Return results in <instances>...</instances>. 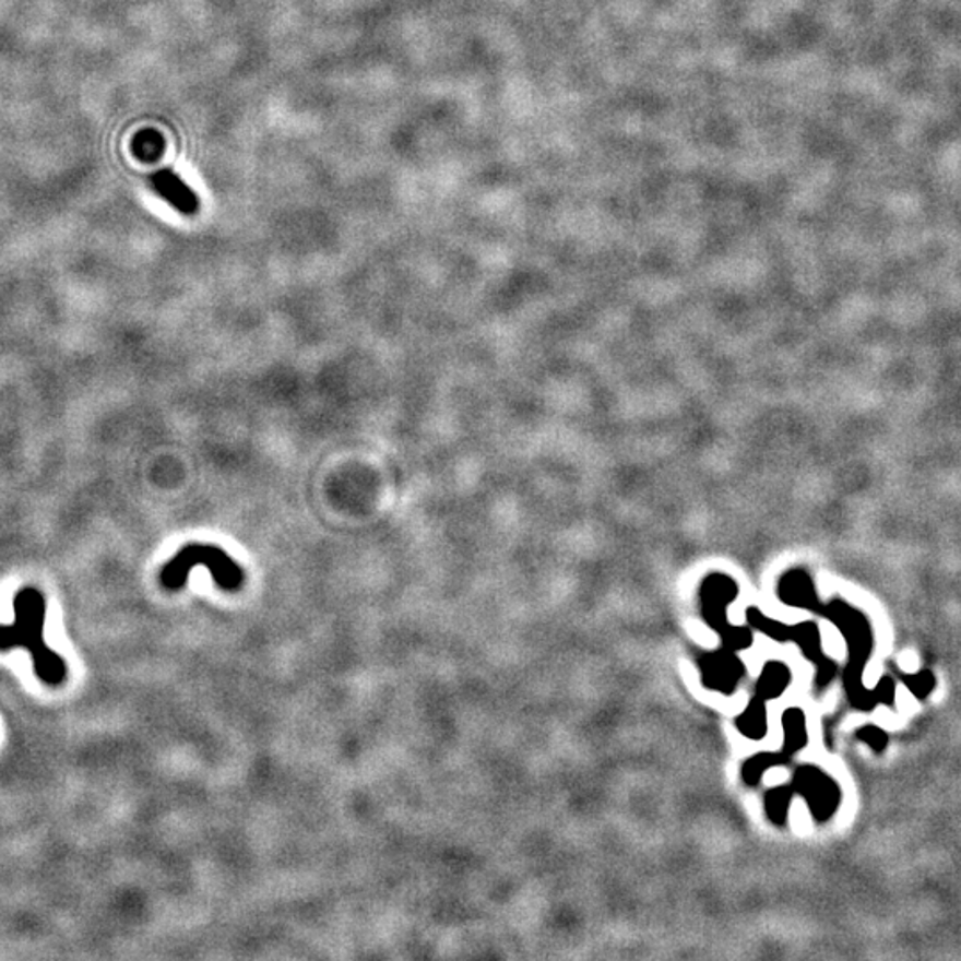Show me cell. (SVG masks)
I'll list each match as a JSON object with an SVG mask.
<instances>
[{"label":"cell","instance_id":"10","mask_svg":"<svg viewBox=\"0 0 961 961\" xmlns=\"http://www.w3.org/2000/svg\"><path fill=\"white\" fill-rule=\"evenodd\" d=\"M737 731L751 740H762L768 736V707L766 700L755 695L745 711L736 717Z\"/></svg>","mask_w":961,"mask_h":961},{"label":"cell","instance_id":"9","mask_svg":"<svg viewBox=\"0 0 961 961\" xmlns=\"http://www.w3.org/2000/svg\"><path fill=\"white\" fill-rule=\"evenodd\" d=\"M782 728H784V746L779 751L785 762H791L794 755L807 746V717L798 707H788L782 714Z\"/></svg>","mask_w":961,"mask_h":961},{"label":"cell","instance_id":"6","mask_svg":"<svg viewBox=\"0 0 961 961\" xmlns=\"http://www.w3.org/2000/svg\"><path fill=\"white\" fill-rule=\"evenodd\" d=\"M698 668L702 673L703 686L726 697L736 692L737 686L746 675L745 664L737 657V652L723 646L700 655Z\"/></svg>","mask_w":961,"mask_h":961},{"label":"cell","instance_id":"7","mask_svg":"<svg viewBox=\"0 0 961 961\" xmlns=\"http://www.w3.org/2000/svg\"><path fill=\"white\" fill-rule=\"evenodd\" d=\"M150 186L154 189L157 197L163 198L164 202L169 203L175 211L180 212L183 216H194L200 209V200L197 192L183 182L171 169L164 168L155 171L150 177Z\"/></svg>","mask_w":961,"mask_h":961},{"label":"cell","instance_id":"1","mask_svg":"<svg viewBox=\"0 0 961 961\" xmlns=\"http://www.w3.org/2000/svg\"><path fill=\"white\" fill-rule=\"evenodd\" d=\"M15 621L0 625V650L24 649L33 657L36 677L47 686L58 688L68 677L67 663L45 643V621H47V601L44 593L33 586H25L13 598Z\"/></svg>","mask_w":961,"mask_h":961},{"label":"cell","instance_id":"2","mask_svg":"<svg viewBox=\"0 0 961 961\" xmlns=\"http://www.w3.org/2000/svg\"><path fill=\"white\" fill-rule=\"evenodd\" d=\"M197 567L207 568L214 582L225 592H237L245 584V570L223 548L207 544L186 545L164 565L161 584L169 592H177L188 584L189 573Z\"/></svg>","mask_w":961,"mask_h":961},{"label":"cell","instance_id":"12","mask_svg":"<svg viewBox=\"0 0 961 961\" xmlns=\"http://www.w3.org/2000/svg\"><path fill=\"white\" fill-rule=\"evenodd\" d=\"M793 796V791L788 788V785L769 788L764 798L766 816H768L769 821L776 824V827H784L785 822H787L788 808H791Z\"/></svg>","mask_w":961,"mask_h":961},{"label":"cell","instance_id":"4","mask_svg":"<svg viewBox=\"0 0 961 961\" xmlns=\"http://www.w3.org/2000/svg\"><path fill=\"white\" fill-rule=\"evenodd\" d=\"M737 593L739 592H737L736 582L723 576L709 577L703 582L702 592H700L703 620L720 634L721 646L732 650V652L748 650L754 644V634L750 629L728 624L726 607L736 598Z\"/></svg>","mask_w":961,"mask_h":961},{"label":"cell","instance_id":"5","mask_svg":"<svg viewBox=\"0 0 961 961\" xmlns=\"http://www.w3.org/2000/svg\"><path fill=\"white\" fill-rule=\"evenodd\" d=\"M788 788L807 802L808 810L819 822L833 816L842 798L835 782L814 766H798Z\"/></svg>","mask_w":961,"mask_h":961},{"label":"cell","instance_id":"11","mask_svg":"<svg viewBox=\"0 0 961 961\" xmlns=\"http://www.w3.org/2000/svg\"><path fill=\"white\" fill-rule=\"evenodd\" d=\"M166 141L154 129H144L134 135L130 143V152L141 163H157L163 157Z\"/></svg>","mask_w":961,"mask_h":961},{"label":"cell","instance_id":"8","mask_svg":"<svg viewBox=\"0 0 961 961\" xmlns=\"http://www.w3.org/2000/svg\"><path fill=\"white\" fill-rule=\"evenodd\" d=\"M791 683H793V672L787 664L782 661H766L755 684V695L766 702L776 700L787 691Z\"/></svg>","mask_w":961,"mask_h":961},{"label":"cell","instance_id":"3","mask_svg":"<svg viewBox=\"0 0 961 961\" xmlns=\"http://www.w3.org/2000/svg\"><path fill=\"white\" fill-rule=\"evenodd\" d=\"M746 620L771 640L779 641V643L793 641V643L799 644L803 655L817 666V686L819 688L827 686L832 680L835 666L827 655L822 654L821 636H819L816 624L812 621H802L798 625L780 624V621L771 620L768 616L762 615V610L757 607H750L746 610Z\"/></svg>","mask_w":961,"mask_h":961}]
</instances>
